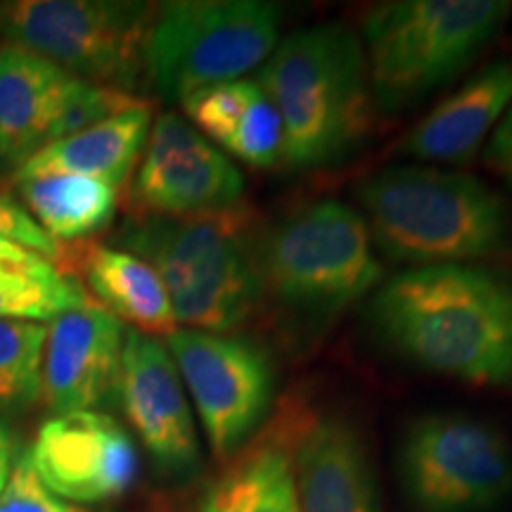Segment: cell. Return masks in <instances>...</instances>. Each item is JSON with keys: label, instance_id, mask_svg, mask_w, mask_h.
<instances>
[{"label": "cell", "instance_id": "1", "mask_svg": "<svg viewBox=\"0 0 512 512\" xmlns=\"http://www.w3.org/2000/svg\"><path fill=\"white\" fill-rule=\"evenodd\" d=\"M370 318L422 370L512 387V273L477 264L406 268L377 287Z\"/></svg>", "mask_w": 512, "mask_h": 512}, {"label": "cell", "instance_id": "2", "mask_svg": "<svg viewBox=\"0 0 512 512\" xmlns=\"http://www.w3.org/2000/svg\"><path fill=\"white\" fill-rule=\"evenodd\" d=\"M356 197L370 240L394 264H470L512 249V209L472 176L392 166L363 181Z\"/></svg>", "mask_w": 512, "mask_h": 512}, {"label": "cell", "instance_id": "3", "mask_svg": "<svg viewBox=\"0 0 512 512\" xmlns=\"http://www.w3.org/2000/svg\"><path fill=\"white\" fill-rule=\"evenodd\" d=\"M285 131L283 162L294 171L337 164L366 138L373 91L366 50L344 24L292 31L259 72Z\"/></svg>", "mask_w": 512, "mask_h": 512}, {"label": "cell", "instance_id": "4", "mask_svg": "<svg viewBox=\"0 0 512 512\" xmlns=\"http://www.w3.org/2000/svg\"><path fill=\"white\" fill-rule=\"evenodd\" d=\"M117 242L152 266L176 323L190 330L226 335L245 325L264 297L256 256L230 211L188 219L136 216Z\"/></svg>", "mask_w": 512, "mask_h": 512}, {"label": "cell", "instance_id": "5", "mask_svg": "<svg viewBox=\"0 0 512 512\" xmlns=\"http://www.w3.org/2000/svg\"><path fill=\"white\" fill-rule=\"evenodd\" d=\"M501 0H396L363 17L370 91L382 112L411 110L463 72L503 29Z\"/></svg>", "mask_w": 512, "mask_h": 512}, {"label": "cell", "instance_id": "6", "mask_svg": "<svg viewBox=\"0 0 512 512\" xmlns=\"http://www.w3.org/2000/svg\"><path fill=\"white\" fill-rule=\"evenodd\" d=\"M261 283L287 309L328 318L382 285V264L363 216L318 200L268 230L256 252Z\"/></svg>", "mask_w": 512, "mask_h": 512}, {"label": "cell", "instance_id": "7", "mask_svg": "<svg viewBox=\"0 0 512 512\" xmlns=\"http://www.w3.org/2000/svg\"><path fill=\"white\" fill-rule=\"evenodd\" d=\"M155 15L157 5L128 0H12L0 3V36L76 79L131 93L147 79Z\"/></svg>", "mask_w": 512, "mask_h": 512}, {"label": "cell", "instance_id": "8", "mask_svg": "<svg viewBox=\"0 0 512 512\" xmlns=\"http://www.w3.org/2000/svg\"><path fill=\"white\" fill-rule=\"evenodd\" d=\"M280 43V8L266 0H171L157 5L147 79L166 100L238 81Z\"/></svg>", "mask_w": 512, "mask_h": 512}, {"label": "cell", "instance_id": "9", "mask_svg": "<svg viewBox=\"0 0 512 512\" xmlns=\"http://www.w3.org/2000/svg\"><path fill=\"white\" fill-rule=\"evenodd\" d=\"M396 475L413 512H491L512 496V446L489 422L427 413L403 432Z\"/></svg>", "mask_w": 512, "mask_h": 512}, {"label": "cell", "instance_id": "10", "mask_svg": "<svg viewBox=\"0 0 512 512\" xmlns=\"http://www.w3.org/2000/svg\"><path fill=\"white\" fill-rule=\"evenodd\" d=\"M164 344L195 403L211 453L223 463L235 458L271 411V358L249 339L221 332L176 328Z\"/></svg>", "mask_w": 512, "mask_h": 512}, {"label": "cell", "instance_id": "11", "mask_svg": "<svg viewBox=\"0 0 512 512\" xmlns=\"http://www.w3.org/2000/svg\"><path fill=\"white\" fill-rule=\"evenodd\" d=\"M242 195L245 178L219 145L174 112L155 119L131 188L140 216L223 214L233 211Z\"/></svg>", "mask_w": 512, "mask_h": 512}, {"label": "cell", "instance_id": "12", "mask_svg": "<svg viewBox=\"0 0 512 512\" xmlns=\"http://www.w3.org/2000/svg\"><path fill=\"white\" fill-rule=\"evenodd\" d=\"M114 399L162 475L192 479L202 470L188 392L162 339L126 332Z\"/></svg>", "mask_w": 512, "mask_h": 512}, {"label": "cell", "instance_id": "13", "mask_svg": "<svg viewBox=\"0 0 512 512\" xmlns=\"http://www.w3.org/2000/svg\"><path fill=\"white\" fill-rule=\"evenodd\" d=\"M36 475L69 503H107L133 489L140 460L131 434L112 415L81 411L43 422L29 448Z\"/></svg>", "mask_w": 512, "mask_h": 512}, {"label": "cell", "instance_id": "14", "mask_svg": "<svg viewBox=\"0 0 512 512\" xmlns=\"http://www.w3.org/2000/svg\"><path fill=\"white\" fill-rule=\"evenodd\" d=\"M38 401L53 415L95 411L117 396L126 328L100 306L62 313L46 325Z\"/></svg>", "mask_w": 512, "mask_h": 512}, {"label": "cell", "instance_id": "15", "mask_svg": "<svg viewBox=\"0 0 512 512\" xmlns=\"http://www.w3.org/2000/svg\"><path fill=\"white\" fill-rule=\"evenodd\" d=\"M292 460L299 512H382L366 439L342 415L313 420Z\"/></svg>", "mask_w": 512, "mask_h": 512}, {"label": "cell", "instance_id": "16", "mask_svg": "<svg viewBox=\"0 0 512 512\" xmlns=\"http://www.w3.org/2000/svg\"><path fill=\"white\" fill-rule=\"evenodd\" d=\"M81 79L27 48L0 46V176H12L48 145L64 100Z\"/></svg>", "mask_w": 512, "mask_h": 512}, {"label": "cell", "instance_id": "17", "mask_svg": "<svg viewBox=\"0 0 512 512\" xmlns=\"http://www.w3.org/2000/svg\"><path fill=\"white\" fill-rule=\"evenodd\" d=\"M512 105V60L489 64L439 102L403 138V155L420 162L470 164Z\"/></svg>", "mask_w": 512, "mask_h": 512}, {"label": "cell", "instance_id": "18", "mask_svg": "<svg viewBox=\"0 0 512 512\" xmlns=\"http://www.w3.org/2000/svg\"><path fill=\"white\" fill-rule=\"evenodd\" d=\"M81 285L95 306L147 337H169L178 328L159 275L136 254L88 245L79 252Z\"/></svg>", "mask_w": 512, "mask_h": 512}, {"label": "cell", "instance_id": "19", "mask_svg": "<svg viewBox=\"0 0 512 512\" xmlns=\"http://www.w3.org/2000/svg\"><path fill=\"white\" fill-rule=\"evenodd\" d=\"M150 126L152 114L147 105L121 112L38 150L17 171L15 181L46 174H72L98 178L119 190L143 155Z\"/></svg>", "mask_w": 512, "mask_h": 512}, {"label": "cell", "instance_id": "20", "mask_svg": "<svg viewBox=\"0 0 512 512\" xmlns=\"http://www.w3.org/2000/svg\"><path fill=\"white\" fill-rule=\"evenodd\" d=\"M17 192L27 214L57 245L100 233L117 211V188L88 176L19 178Z\"/></svg>", "mask_w": 512, "mask_h": 512}, {"label": "cell", "instance_id": "21", "mask_svg": "<svg viewBox=\"0 0 512 512\" xmlns=\"http://www.w3.org/2000/svg\"><path fill=\"white\" fill-rule=\"evenodd\" d=\"M197 512H299L292 453L271 441L238 453Z\"/></svg>", "mask_w": 512, "mask_h": 512}, {"label": "cell", "instance_id": "22", "mask_svg": "<svg viewBox=\"0 0 512 512\" xmlns=\"http://www.w3.org/2000/svg\"><path fill=\"white\" fill-rule=\"evenodd\" d=\"M48 328L29 320H0V411L38 403Z\"/></svg>", "mask_w": 512, "mask_h": 512}, {"label": "cell", "instance_id": "23", "mask_svg": "<svg viewBox=\"0 0 512 512\" xmlns=\"http://www.w3.org/2000/svg\"><path fill=\"white\" fill-rule=\"evenodd\" d=\"M261 93V86L256 81L238 79L228 83H216V86L202 88L185 98L183 112L195 124L197 131L211 143L226 147L228 138L233 136L235 126L252 105V100Z\"/></svg>", "mask_w": 512, "mask_h": 512}, {"label": "cell", "instance_id": "24", "mask_svg": "<svg viewBox=\"0 0 512 512\" xmlns=\"http://www.w3.org/2000/svg\"><path fill=\"white\" fill-rule=\"evenodd\" d=\"M223 150L238 157L240 162L256 166V169H271V166L283 162V119H280L278 107L273 105L264 88L247 107V112L242 114Z\"/></svg>", "mask_w": 512, "mask_h": 512}, {"label": "cell", "instance_id": "25", "mask_svg": "<svg viewBox=\"0 0 512 512\" xmlns=\"http://www.w3.org/2000/svg\"><path fill=\"white\" fill-rule=\"evenodd\" d=\"M0 512H91L64 501L36 475L29 453H22L12 467L8 484L0 494Z\"/></svg>", "mask_w": 512, "mask_h": 512}, {"label": "cell", "instance_id": "26", "mask_svg": "<svg viewBox=\"0 0 512 512\" xmlns=\"http://www.w3.org/2000/svg\"><path fill=\"white\" fill-rule=\"evenodd\" d=\"M0 242H15V245L34 249V252L53 259L55 264L64 259V249L38 228L27 209L3 195H0Z\"/></svg>", "mask_w": 512, "mask_h": 512}, {"label": "cell", "instance_id": "27", "mask_svg": "<svg viewBox=\"0 0 512 512\" xmlns=\"http://www.w3.org/2000/svg\"><path fill=\"white\" fill-rule=\"evenodd\" d=\"M67 313L64 306L50 299L15 297L0 292V320H29V323H50L57 316Z\"/></svg>", "mask_w": 512, "mask_h": 512}, {"label": "cell", "instance_id": "28", "mask_svg": "<svg viewBox=\"0 0 512 512\" xmlns=\"http://www.w3.org/2000/svg\"><path fill=\"white\" fill-rule=\"evenodd\" d=\"M484 162L512 188V105L498 121L484 150Z\"/></svg>", "mask_w": 512, "mask_h": 512}, {"label": "cell", "instance_id": "29", "mask_svg": "<svg viewBox=\"0 0 512 512\" xmlns=\"http://www.w3.org/2000/svg\"><path fill=\"white\" fill-rule=\"evenodd\" d=\"M17 444L15 437H12L10 427L5 425L3 418H0V494H3L5 484H8L12 467L17 463Z\"/></svg>", "mask_w": 512, "mask_h": 512}, {"label": "cell", "instance_id": "30", "mask_svg": "<svg viewBox=\"0 0 512 512\" xmlns=\"http://www.w3.org/2000/svg\"><path fill=\"white\" fill-rule=\"evenodd\" d=\"M510 12H512V10H510Z\"/></svg>", "mask_w": 512, "mask_h": 512}]
</instances>
